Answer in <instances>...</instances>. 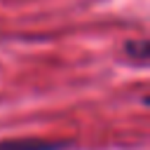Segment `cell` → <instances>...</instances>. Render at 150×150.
<instances>
[{
    "label": "cell",
    "instance_id": "1",
    "mask_svg": "<svg viewBox=\"0 0 150 150\" xmlns=\"http://www.w3.org/2000/svg\"><path fill=\"white\" fill-rule=\"evenodd\" d=\"M61 143H47V141H0V150H61Z\"/></svg>",
    "mask_w": 150,
    "mask_h": 150
},
{
    "label": "cell",
    "instance_id": "2",
    "mask_svg": "<svg viewBox=\"0 0 150 150\" xmlns=\"http://www.w3.org/2000/svg\"><path fill=\"white\" fill-rule=\"evenodd\" d=\"M127 52H129V56H134V59L143 61V59L148 56V45H145V40H138V42H127Z\"/></svg>",
    "mask_w": 150,
    "mask_h": 150
}]
</instances>
